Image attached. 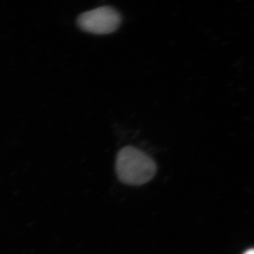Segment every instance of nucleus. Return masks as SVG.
<instances>
[{"instance_id":"nucleus-1","label":"nucleus","mask_w":254,"mask_h":254,"mask_svg":"<svg viewBox=\"0 0 254 254\" xmlns=\"http://www.w3.org/2000/svg\"><path fill=\"white\" fill-rule=\"evenodd\" d=\"M156 170L154 160L134 147H125L117 156V174L127 185H144L153 178Z\"/></svg>"},{"instance_id":"nucleus-2","label":"nucleus","mask_w":254,"mask_h":254,"mask_svg":"<svg viewBox=\"0 0 254 254\" xmlns=\"http://www.w3.org/2000/svg\"><path fill=\"white\" fill-rule=\"evenodd\" d=\"M121 21L120 13L109 6H100L82 13L76 20L81 30L96 35L113 33L120 27Z\"/></svg>"},{"instance_id":"nucleus-3","label":"nucleus","mask_w":254,"mask_h":254,"mask_svg":"<svg viewBox=\"0 0 254 254\" xmlns=\"http://www.w3.org/2000/svg\"><path fill=\"white\" fill-rule=\"evenodd\" d=\"M244 254H254V249L247 251V252H246Z\"/></svg>"}]
</instances>
